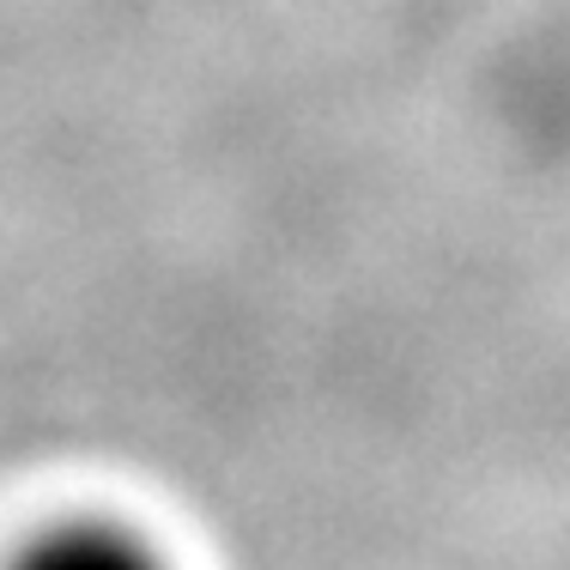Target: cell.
Instances as JSON below:
<instances>
[{"label":"cell","instance_id":"6da1fadb","mask_svg":"<svg viewBox=\"0 0 570 570\" xmlns=\"http://www.w3.org/2000/svg\"><path fill=\"white\" fill-rule=\"evenodd\" d=\"M0 570H176L165 540L110 510H67L24 528Z\"/></svg>","mask_w":570,"mask_h":570}]
</instances>
